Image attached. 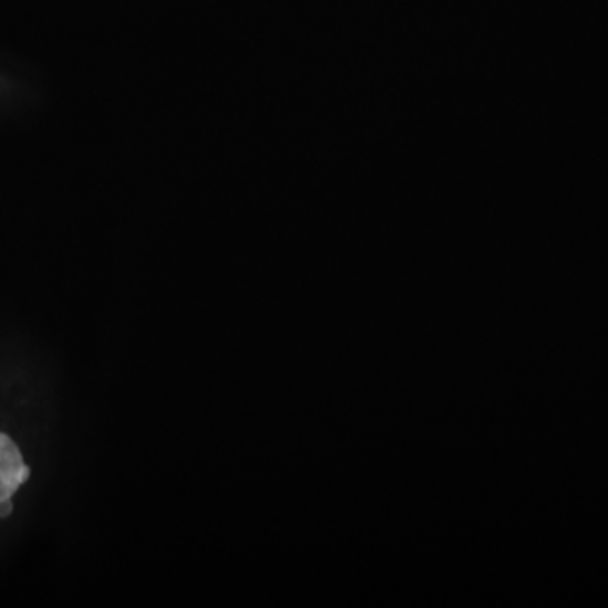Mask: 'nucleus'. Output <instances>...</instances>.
I'll use <instances>...</instances> for the list:
<instances>
[{
	"label": "nucleus",
	"mask_w": 608,
	"mask_h": 608,
	"mask_svg": "<svg viewBox=\"0 0 608 608\" xmlns=\"http://www.w3.org/2000/svg\"><path fill=\"white\" fill-rule=\"evenodd\" d=\"M28 479L29 467H25L18 444L0 433V499H11Z\"/></svg>",
	"instance_id": "1"
},
{
	"label": "nucleus",
	"mask_w": 608,
	"mask_h": 608,
	"mask_svg": "<svg viewBox=\"0 0 608 608\" xmlns=\"http://www.w3.org/2000/svg\"><path fill=\"white\" fill-rule=\"evenodd\" d=\"M12 512V502L11 499H0V520L9 517Z\"/></svg>",
	"instance_id": "2"
}]
</instances>
